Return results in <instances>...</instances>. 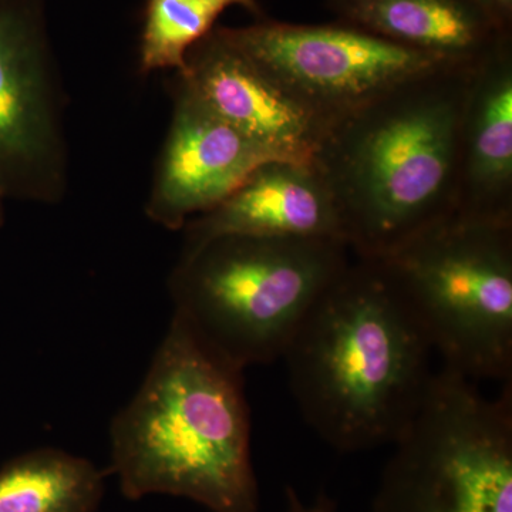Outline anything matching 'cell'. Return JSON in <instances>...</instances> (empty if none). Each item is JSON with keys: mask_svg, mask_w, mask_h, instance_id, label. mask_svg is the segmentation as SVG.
Here are the masks:
<instances>
[{"mask_svg": "<svg viewBox=\"0 0 512 512\" xmlns=\"http://www.w3.org/2000/svg\"><path fill=\"white\" fill-rule=\"evenodd\" d=\"M419 318L377 259L357 258L320 296L284 353L303 420L340 453L393 444L434 376Z\"/></svg>", "mask_w": 512, "mask_h": 512, "instance_id": "1", "label": "cell"}, {"mask_svg": "<svg viewBox=\"0 0 512 512\" xmlns=\"http://www.w3.org/2000/svg\"><path fill=\"white\" fill-rule=\"evenodd\" d=\"M471 72L450 66L414 77L326 127L311 164L357 258H383L456 211Z\"/></svg>", "mask_w": 512, "mask_h": 512, "instance_id": "2", "label": "cell"}, {"mask_svg": "<svg viewBox=\"0 0 512 512\" xmlns=\"http://www.w3.org/2000/svg\"><path fill=\"white\" fill-rule=\"evenodd\" d=\"M244 373L171 318L146 377L111 420L109 471L127 500L161 494L211 512H259Z\"/></svg>", "mask_w": 512, "mask_h": 512, "instance_id": "3", "label": "cell"}, {"mask_svg": "<svg viewBox=\"0 0 512 512\" xmlns=\"http://www.w3.org/2000/svg\"><path fill=\"white\" fill-rule=\"evenodd\" d=\"M340 239L221 235L181 249L168 278L173 316L238 369L282 359L350 261Z\"/></svg>", "mask_w": 512, "mask_h": 512, "instance_id": "4", "label": "cell"}, {"mask_svg": "<svg viewBox=\"0 0 512 512\" xmlns=\"http://www.w3.org/2000/svg\"><path fill=\"white\" fill-rule=\"evenodd\" d=\"M444 369L512 382V224L453 214L377 259Z\"/></svg>", "mask_w": 512, "mask_h": 512, "instance_id": "5", "label": "cell"}, {"mask_svg": "<svg viewBox=\"0 0 512 512\" xmlns=\"http://www.w3.org/2000/svg\"><path fill=\"white\" fill-rule=\"evenodd\" d=\"M393 447L372 512H512V382L487 397L441 367Z\"/></svg>", "mask_w": 512, "mask_h": 512, "instance_id": "6", "label": "cell"}, {"mask_svg": "<svg viewBox=\"0 0 512 512\" xmlns=\"http://www.w3.org/2000/svg\"><path fill=\"white\" fill-rule=\"evenodd\" d=\"M221 29L325 127L407 80L453 66L338 20L296 25L264 18Z\"/></svg>", "mask_w": 512, "mask_h": 512, "instance_id": "7", "label": "cell"}, {"mask_svg": "<svg viewBox=\"0 0 512 512\" xmlns=\"http://www.w3.org/2000/svg\"><path fill=\"white\" fill-rule=\"evenodd\" d=\"M66 97L43 0H0V188L55 205L69 184Z\"/></svg>", "mask_w": 512, "mask_h": 512, "instance_id": "8", "label": "cell"}, {"mask_svg": "<svg viewBox=\"0 0 512 512\" xmlns=\"http://www.w3.org/2000/svg\"><path fill=\"white\" fill-rule=\"evenodd\" d=\"M173 110L146 202L148 220L181 231L191 218L228 198L259 165L276 161L222 120L174 74Z\"/></svg>", "mask_w": 512, "mask_h": 512, "instance_id": "9", "label": "cell"}, {"mask_svg": "<svg viewBox=\"0 0 512 512\" xmlns=\"http://www.w3.org/2000/svg\"><path fill=\"white\" fill-rule=\"evenodd\" d=\"M215 114L279 160L311 163L326 127L215 26L175 73Z\"/></svg>", "mask_w": 512, "mask_h": 512, "instance_id": "10", "label": "cell"}, {"mask_svg": "<svg viewBox=\"0 0 512 512\" xmlns=\"http://www.w3.org/2000/svg\"><path fill=\"white\" fill-rule=\"evenodd\" d=\"M181 231L183 249L234 234L345 242L338 207L318 171L311 163L285 160L259 165L221 204L191 218Z\"/></svg>", "mask_w": 512, "mask_h": 512, "instance_id": "11", "label": "cell"}, {"mask_svg": "<svg viewBox=\"0 0 512 512\" xmlns=\"http://www.w3.org/2000/svg\"><path fill=\"white\" fill-rule=\"evenodd\" d=\"M454 214L512 224V39L471 72L458 137Z\"/></svg>", "mask_w": 512, "mask_h": 512, "instance_id": "12", "label": "cell"}, {"mask_svg": "<svg viewBox=\"0 0 512 512\" xmlns=\"http://www.w3.org/2000/svg\"><path fill=\"white\" fill-rule=\"evenodd\" d=\"M338 22L474 69L512 39L470 0H323Z\"/></svg>", "mask_w": 512, "mask_h": 512, "instance_id": "13", "label": "cell"}, {"mask_svg": "<svg viewBox=\"0 0 512 512\" xmlns=\"http://www.w3.org/2000/svg\"><path fill=\"white\" fill-rule=\"evenodd\" d=\"M109 474L59 448H36L0 467V512H96Z\"/></svg>", "mask_w": 512, "mask_h": 512, "instance_id": "14", "label": "cell"}, {"mask_svg": "<svg viewBox=\"0 0 512 512\" xmlns=\"http://www.w3.org/2000/svg\"><path fill=\"white\" fill-rule=\"evenodd\" d=\"M231 6L266 18L259 0H147L140 42V70H184L185 56Z\"/></svg>", "mask_w": 512, "mask_h": 512, "instance_id": "15", "label": "cell"}, {"mask_svg": "<svg viewBox=\"0 0 512 512\" xmlns=\"http://www.w3.org/2000/svg\"><path fill=\"white\" fill-rule=\"evenodd\" d=\"M285 495L286 507H288L286 512H339L336 501L325 493H320L311 504L303 503L295 488L291 485L286 487Z\"/></svg>", "mask_w": 512, "mask_h": 512, "instance_id": "16", "label": "cell"}, {"mask_svg": "<svg viewBox=\"0 0 512 512\" xmlns=\"http://www.w3.org/2000/svg\"><path fill=\"white\" fill-rule=\"evenodd\" d=\"M488 16L498 28L512 33V0H470Z\"/></svg>", "mask_w": 512, "mask_h": 512, "instance_id": "17", "label": "cell"}, {"mask_svg": "<svg viewBox=\"0 0 512 512\" xmlns=\"http://www.w3.org/2000/svg\"><path fill=\"white\" fill-rule=\"evenodd\" d=\"M5 194H3L2 188H0V227L3 225V221H5Z\"/></svg>", "mask_w": 512, "mask_h": 512, "instance_id": "18", "label": "cell"}]
</instances>
